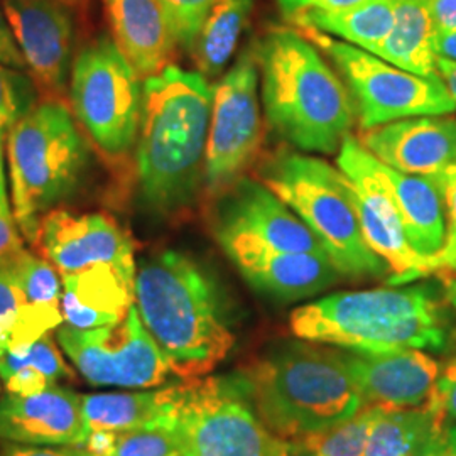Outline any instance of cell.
<instances>
[{
    "label": "cell",
    "instance_id": "ee69618b",
    "mask_svg": "<svg viewBox=\"0 0 456 456\" xmlns=\"http://www.w3.org/2000/svg\"><path fill=\"white\" fill-rule=\"evenodd\" d=\"M436 29H456V0H421Z\"/></svg>",
    "mask_w": 456,
    "mask_h": 456
},
{
    "label": "cell",
    "instance_id": "1f68e13d",
    "mask_svg": "<svg viewBox=\"0 0 456 456\" xmlns=\"http://www.w3.org/2000/svg\"><path fill=\"white\" fill-rule=\"evenodd\" d=\"M63 314L60 305L26 303L16 311V320L7 340V352L20 354L41 337L61 326Z\"/></svg>",
    "mask_w": 456,
    "mask_h": 456
},
{
    "label": "cell",
    "instance_id": "bcb514c9",
    "mask_svg": "<svg viewBox=\"0 0 456 456\" xmlns=\"http://www.w3.org/2000/svg\"><path fill=\"white\" fill-rule=\"evenodd\" d=\"M426 456H456V424H448Z\"/></svg>",
    "mask_w": 456,
    "mask_h": 456
},
{
    "label": "cell",
    "instance_id": "4fadbf2b",
    "mask_svg": "<svg viewBox=\"0 0 456 456\" xmlns=\"http://www.w3.org/2000/svg\"><path fill=\"white\" fill-rule=\"evenodd\" d=\"M338 169L352 184L354 203L365 242L392 271L391 286L408 284L419 277L440 273V265L419 256L411 244L391 198L375 180L367 164V149L352 134L343 141L337 158Z\"/></svg>",
    "mask_w": 456,
    "mask_h": 456
},
{
    "label": "cell",
    "instance_id": "ab89813d",
    "mask_svg": "<svg viewBox=\"0 0 456 456\" xmlns=\"http://www.w3.org/2000/svg\"><path fill=\"white\" fill-rule=\"evenodd\" d=\"M22 250V233L17 227L14 215L0 213V265L16 257Z\"/></svg>",
    "mask_w": 456,
    "mask_h": 456
},
{
    "label": "cell",
    "instance_id": "836d02e7",
    "mask_svg": "<svg viewBox=\"0 0 456 456\" xmlns=\"http://www.w3.org/2000/svg\"><path fill=\"white\" fill-rule=\"evenodd\" d=\"M98 456H181V453L166 428H146L112 431L109 448Z\"/></svg>",
    "mask_w": 456,
    "mask_h": 456
},
{
    "label": "cell",
    "instance_id": "e0dca14e",
    "mask_svg": "<svg viewBox=\"0 0 456 456\" xmlns=\"http://www.w3.org/2000/svg\"><path fill=\"white\" fill-rule=\"evenodd\" d=\"M36 245L61 276L98 264H112L131 274L137 271L131 237L103 213L51 210L41 218Z\"/></svg>",
    "mask_w": 456,
    "mask_h": 456
},
{
    "label": "cell",
    "instance_id": "277c9868",
    "mask_svg": "<svg viewBox=\"0 0 456 456\" xmlns=\"http://www.w3.org/2000/svg\"><path fill=\"white\" fill-rule=\"evenodd\" d=\"M303 342L273 348L237 372L259 419L284 440L328 429L365 406L343 350Z\"/></svg>",
    "mask_w": 456,
    "mask_h": 456
},
{
    "label": "cell",
    "instance_id": "83f0119b",
    "mask_svg": "<svg viewBox=\"0 0 456 456\" xmlns=\"http://www.w3.org/2000/svg\"><path fill=\"white\" fill-rule=\"evenodd\" d=\"M254 0H215L191 51L200 73L218 77L227 66L248 22Z\"/></svg>",
    "mask_w": 456,
    "mask_h": 456
},
{
    "label": "cell",
    "instance_id": "7c38bea8",
    "mask_svg": "<svg viewBox=\"0 0 456 456\" xmlns=\"http://www.w3.org/2000/svg\"><path fill=\"white\" fill-rule=\"evenodd\" d=\"M259 66L254 51H244L215 85L205 156V186L216 198L256 163L262 144Z\"/></svg>",
    "mask_w": 456,
    "mask_h": 456
},
{
    "label": "cell",
    "instance_id": "7a4b0ae2",
    "mask_svg": "<svg viewBox=\"0 0 456 456\" xmlns=\"http://www.w3.org/2000/svg\"><path fill=\"white\" fill-rule=\"evenodd\" d=\"M213 95L207 77L180 66L144 80L137 176L152 212L167 216L195 201L205 180Z\"/></svg>",
    "mask_w": 456,
    "mask_h": 456
},
{
    "label": "cell",
    "instance_id": "cb8c5ba5",
    "mask_svg": "<svg viewBox=\"0 0 456 456\" xmlns=\"http://www.w3.org/2000/svg\"><path fill=\"white\" fill-rule=\"evenodd\" d=\"M176 395V384L154 391L82 394L86 436L94 431L164 428Z\"/></svg>",
    "mask_w": 456,
    "mask_h": 456
},
{
    "label": "cell",
    "instance_id": "f1b7e54d",
    "mask_svg": "<svg viewBox=\"0 0 456 456\" xmlns=\"http://www.w3.org/2000/svg\"><path fill=\"white\" fill-rule=\"evenodd\" d=\"M387 408L365 404L357 414L328 429L299 438L314 456H363L372 428Z\"/></svg>",
    "mask_w": 456,
    "mask_h": 456
},
{
    "label": "cell",
    "instance_id": "b9f144b4",
    "mask_svg": "<svg viewBox=\"0 0 456 456\" xmlns=\"http://www.w3.org/2000/svg\"><path fill=\"white\" fill-rule=\"evenodd\" d=\"M0 61L7 66H12L16 69L28 68L24 58H22V53L17 46L14 34L11 31V26L7 22L4 7H0Z\"/></svg>",
    "mask_w": 456,
    "mask_h": 456
},
{
    "label": "cell",
    "instance_id": "f6af8a7d",
    "mask_svg": "<svg viewBox=\"0 0 456 456\" xmlns=\"http://www.w3.org/2000/svg\"><path fill=\"white\" fill-rule=\"evenodd\" d=\"M433 48L436 58L456 63V29H436Z\"/></svg>",
    "mask_w": 456,
    "mask_h": 456
},
{
    "label": "cell",
    "instance_id": "ac0fdd59",
    "mask_svg": "<svg viewBox=\"0 0 456 456\" xmlns=\"http://www.w3.org/2000/svg\"><path fill=\"white\" fill-rule=\"evenodd\" d=\"M375 159L406 175L433 176L456 161V118L421 115L377 126L357 135Z\"/></svg>",
    "mask_w": 456,
    "mask_h": 456
},
{
    "label": "cell",
    "instance_id": "f546056e",
    "mask_svg": "<svg viewBox=\"0 0 456 456\" xmlns=\"http://www.w3.org/2000/svg\"><path fill=\"white\" fill-rule=\"evenodd\" d=\"M0 269H5L16 279L17 284L28 297V303L60 305L63 282L48 261L36 257L24 248L16 257L0 265Z\"/></svg>",
    "mask_w": 456,
    "mask_h": 456
},
{
    "label": "cell",
    "instance_id": "7bdbcfd3",
    "mask_svg": "<svg viewBox=\"0 0 456 456\" xmlns=\"http://www.w3.org/2000/svg\"><path fill=\"white\" fill-rule=\"evenodd\" d=\"M28 303V297L16 279L5 269H0V314L7 311L17 310Z\"/></svg>",
    "mask_w": 456,
    "mask_h": 456
},
{
    "label": "cell",
    "instance_id": "f35d334b",
    "mask_svg": "<svg viewBox=\"0 0 456 456\" xmlns=\"http://www.w3.org/2000/svg\"><path fill=\"white\" fill-rule=\"evenodd\" d=\"M367 0H277L284 16L293 17L311 11H340Z\"/></svg>",
    "mask_w": 456,
    "mask_h": 456
},
{
    "label": "cell",
    "instance_id": "2e32d148",
    "mask_svg": "<svg viewBox=\"0 0 456 456\" xmlns=\"http://www.w3.org/2000/svg\"><path fill=\"white\" fill-rule=\"evenodd\" d=\"M212 225L213 230L242 233L282 252L328 257L306 224L261 180L242 176L216 196Z\"/></svg>",
    "mask_w": 456,
    "mask_h": 456
},
{
    "label": "cell",
    "instance_id": "5bb4252c",
    "mask_svg": "<svg viewBox=\"0 0 456 456\" xmlns=\"http://www.w3.org/2000/svg\"><path fill=\"white\" fill-rule=\"evenodd\" d=\"M17 46L46 100L63 102L73 51V19L61 0H2Z\"/></svg>",
    "mask_w": 456,
    "mask_h": 456
},
{
    "label": "cell",
    "instance_id": "d590c367",
    "mask_svg": "<svg viewBox=\"0 0 456 456\" xmlns=\"http://www.w3.org/2000/svg\"><path fill=\"white\" fill-rule=\"evenodd\" d=\"M440 190L446 213V244L441 252V271H456V161L440 173L428 176Z\"/></svg>",
    "mask_w": 456,
    "mask_h": 456
},
{
    "label": "cell",
    "instance_id": "681fc988",
    "mask_svg": "<svg viewBox=\"0 0 456 456\" xmlns=\"http://www.w3.org/2000/svg\"><path fill=\"white\" fill-rule=\"evenodd\" d=\"M2 135H0V213L12 215L9 200H7V188H5V173H4V156H2Z\"/></svg>",
    "mask_w": 456,
    "mask_h": 456
},
{
    "label": "cell",
    "instance_id": "3957f363",
    "mask_svg": "<svg viewBox=\"0 0 456 456\" xmlns=\"http://www.w3.org/2000/svg\"><path fill=\"white\" fill-rule=\"evenodd\" d=\"M273 131L306 152L335 154L357 122L355 102L305 34L274 26L254 49Z\"/></svg>",
    "mask_w": 456,
    "mask_h": 456
},
{
    "label": "cell",
    "instance_id": "9a60e30c",
    "mask_svg": "<svg viewBox=\"0 0 456 456\" xmlns=\"http://www.w3.org/2000/svg\"><path fill=\"white\" fill-rule=\"evenodd\" d=\"M213 233L245 281L281 301H297L322 293L342 277L326 256L282 252L227 230H213Z\"/></svg>",
    "mask_w": 456,
    "mask_h": 456
},
{
    "label": "cell",
    "instance_id": "8992f818",
    "mask_svg": "<svg viewBox=\"0 0 456 456\" xmlns=\"http://www.w3.org/2000/svg\"><path fill=\"white\" fill-rule=\"evenodd\" d=\"M257 176L306 224L342 276L380 277L391 271L365 242L352 184L340 169L320 158L279 149L261 164Z\"/></svg>",
    "mask_w": 456,
    "mask_h": 456
},
{
    "label": "cell",
    "instance_id": "74e56055",
    "mask_svg": "<svg viewBox=\"0 0 456 456\" xmlns=\"http://www.w3.org/2000/svg\"><path fill=\"white\" fill-rule=\"evenodd\" d=\"M4 382H5L7 392L17 394V395H34V394L46 391L48 387L54 386V382L51 379L33 367L19 369L14 374L4 379Z\"/></svg>",
    "mask_w": 456,
    "mask_h": 456
},
{
    "label": "cell",
    "instance_id": "d6986e66",
    "mask_svg": "<svg viewBox=\"0 0 456 456\" xmlns=\"http://www.w3.org/2000/svg\"><path fill=\"white\" fill-rule=\"evenodd\" d=\"M343 357L365 404L387 409L423 406L441 372L438 360L416 348L384 354L343 350Z\"/></svg>",
    "mask_w": 456,
    "mask_h": 456
},
{
    "label": "cell",
    "instance_id": "ba28073f",
    "mask_svg": "<svg viewBox=\"0 0 456 456\" xmlns=\"http://www.w3.org/2000/svg\"><path fill=\"white\" fill-rule=\"evenodd\" d=\"M164 428L181 456H276L279 444V436L252 408L237 374L178 382Z\"/></svg>",
    "mask_w": 456,
    "mask_h": 456
},
{
    "label": "cell",
    "instance_id": "603a6c76",
    "mask_svg": "<svg viewBox=\"0 0 456 456\" xmlns=\"http://www.w3.org/2000/svg\"><path fill=\"white\" fill-rule=\"evenodd\" d=\"M60 308L66 325L94 330L120 323L134 305L135 274L112 264H98L61 276Z\"/></svg>",
    "mask_w": 456,
    "mask_h": 456
},
{
    "label": "cell",
    "instance_id": "484cf974",
    "mask_svg": "<svg viewBox=\"0 0 456 456\" xmlns=\"http://www.w3.org/2000/svg\"><path fill=\"white\" fill-rule=\"evenodd\" d=\"M391 33L375 51L384 61L421 77H436L433 39L436 26L421 0H394Z\"/></svg>",
    "mask_w": 456,
    "mask_h": 456
},
{
    "label": "cell",
    "instance_id": "8fae6325",
    "mask_svg": "<svg viewBox=\"0 0 456 456\" xmlns=\"http://www.w3.org/2000/svg\"><path fill=\"white\" fill-rule=\"evenodd\" d=\"M56 340L83 379L95 387H161L171 374L135 305L117 325L94 330L58 326Z\"/></svg>",
    "mask_w": 456,
    "mask_h": 456
},
{
    "label": "cell",
    "instance_id": "9c48e42d",
    "mask_svg": "<svg viewBox=\"0 0 456 456\" xmlns=\"http://www.w3.org/2000/svg\"><path fill=\"white\" fill-rule=\"evenodd\" d=\"M69 98L102 156L120 161L131 154L141 129L144 85L114 37L100 36L77 54Z\"/></svg>",
    "mask_w": 456,
    "mask_h": 456
},
{
    "label": "cell",
    "instance_id": "4316f807",
    "mask_svg": "<svg viewBox=\"0 0 456 456\" xmlns=\"http://www.w3.org/2000/svg\"><path fill=\"white\" fill-rule=\"evenodd\" d=\"M395 16L394 0H367L340 11H311L289 17L301 29H314L375 54L389 36Z\"/></svg>",
    "mask_w": 456,
    "mask_h": 456
},
{
    "label": "cell",
    "instance_id": "30bf717a",
    "mask_svg": "<svg viewBox=\"0 0 456 456\" xmlns=\"http://www.w3.org/2000/svg\"><path fill=\"white\" fill-rule=\"evenodd\" d=\"M303 31L340 71L355 102L360 131L409 117L455 114L456 102L440 75L409 73L328 34Z\"/></svg>",
    "mask_w": 456,
    "mask_h": 456
},
{
    "label": "cell",
    "instance_id": "44dd1931",
    "mask_svg": "<svg viewBox=\"0 0 456 456\" xmlns=\"http://www.w3.org/2000/svg\"><path fill=\"white\" fill-rule=\"evenodd\" d=\"M367 164L375 180L391 198L411 247L440 265L446 244V213L440 190L428 176L406 175L389 167L367 151Z\"/></svg>",
    "mask_w": 456,
    "mask_h": 456
},
{
    "label": "cell",
    "instance_id": "ffe728a7",
    "mask_svg": "<svg viewBox=\"0 0 456 456\" xmlns=\"http://www.w3.org/2000/svg\"><path fill=\"white\" fill-rule=\"evenodd\" d=\"M0 440L34 446H78L86 440L82 394L51 386L34 395L0 399Z\"/></svg>",
    "mask_w": 456,
    "mask_h": 456
},
{
    "label": "cell",
    "instance_id": "7402d4cb",
    "mask_svg": "<svg viewBox=\"0 0 456 456\" xmlns=\"http://www.w3.org/2000/svg\"><path fill=\"white\" fill-rule=\"evenodd\" d=\"M115 45L141 78L161 73L175 56L176 39L161 0H102Z\"/></svg>",
    "mask_w": 456,
    "mask_h": 456
},
{
    "label": "cell",
    "instance_id": "816d5d0a",
    "mask_svg": "<svg viewBox=\"0 0 456 456\" xmlns=\"http://www.w3.org/2000/svg\"><path fill=\"white\" fill-rule=\"evenodd\" d=\"M7 354V343L0 342V359Z\"/></svg>",
    "mask_w": 456,
    "mask_h": 456
},
{
    "label": "cell",
    "instance_id": "d6a6232c",
    "mask_svg": "<svg viewBox=\"0 0 456 456\" xmlns=\"http://www.w3.org/2000/svg\"><path fill=\"white\" fill-rule=\"evenodd\" d=\"M36 105V83L0 61V135L11 131Z\"/></svg>",
    "mask_w": 456,
    "mask_h": 456
},
{
    "label": "cell",
    "instance_id": "5b68a950",
    "mask_svg": "<svg viewBox=\"0 0 456 456\" xmlns=\"http://www.w3.org/2000/svg\"><path fill=\"white\" fill-rule=\"evenodd\" d=\"M294 337L350 352L443 350L448 323L428 286L345 291L314 299L291 313Z\"/></svg>",
    "mask_w": 456,
    "mask_h": 456
},
{
    "label": "cell",
    "instance_id": "60d3db41",
    "mask_svg": "<svg viewBox=\"0 0 456 456\" xmlns=\"http://www.w3.org/2000/svg\"><path fill=\"white\" fill-rule=\"evenodd\" d=\"M0 456H82L77 446H34L4 441Z\"/></svg>",
    "mask_w": 456,
    "mask_h": 456
},
{
    "label": "cell",
    "instance_id": "e575fe53",
    "mask_svg": "<svg viewBox=\"0 0 456 456\" xmlns=\"http://www.w3.org/2000/svg\"><path fill=\"white\" fill-rule=\"evenodd\" d=\"M176 45L193 51L200 29L215 0H161Z\"/></svg>",
    "mask_w": 456,
    "mask_h": 456
},
{
    "label": "cell",
    "instance_id": "f907efd6",
    "mask_svg": "<svg viewBox=\"0 0 456 456\" xmlns=\"http://www.w3.org/2000/svg\"><path fill=\"white\" fill-rule=\"evenodd\" d=\"M444 294H446V301L450 303V306L456 311V277H452V279L446 281Z\"/></svg>",
    "mask_w": 456,
    "mask_h": 456
},
{
    "label": "cell",
    "instance_id": "c3c4849f",
    "mask_svg": "<svg viewBox=\"0 0 456 456\" xmlns=\"http://www.w3.org/2000/svg\"><path fill=\"white\" fill-rule=\"evenodd\" d=\"M276 456H314L310 450L297 440L279 438Z\"/></svg>",
    "mask_w": 456,
    "mask_h": 456
},
{
    "label": "cell",
    "instance_id": "6da1fadb",
    "mask_svg": "<svg viewBox=\"0 0 456 456\" xmlns=\"http://www.w3.org/2000/svg\"><path fill=\"white\" fill-rule=\"evenodd\" d=\"M134 305L171 374H212L235 345L225 297L191 256L164 250L137 265Z\"/></svg>",
    "mask_w": 456,
    "mask_h": 456
},
{
    "label": "cell",
    "instance_id": "8d00e7d4",
    "mask_svg": "<svg viewBox=\"0 0 456 456\" xmlns=\"http://www.w3.org/2000/svg\"><path fill=\"white\" fill-rule=\"evenodd\" d=\"M429 399L440 409L448 423L456 424V357L441 369Z\"/></svg>",
    "mask_w": 456,
    "mask_h": 456
},
{
    "label": "cell",
    "instance_id": "4dcf8cb0",
    "mask_svg": "<svg viewBox=\"0 0 456 456\" xmlns=\"http://www.w3.org/2000/svg\"><path fill=\"white\" fill-rule=\"evenodd\" d=\"M24 367H33L36 370L43 372L54 384L58 380L75 379L73 369L66 363L51 333L41 337L37 342H34L29 348H26L20 354L7 352L0 359V379L4 380Z\"/></svg>",
    "mask_w": 456,
    "mask_h": 456
},
{
    "label": "cell",
    "instance_id": "f5cc1de1",
    "mask_svg": "<svg viewBox=\"0 0 456 456\" xmlns=\"http://www.w3.org/2000/svg\"><path fill=\"white\" fill-rule=\"evenodd\" d=\"M455 273H456V271H455Z\"/></svg>",
    "mask_w": 456,
    "mask_h": 456
},
{
    "label": "cell",
    "instance_id": "7dc6e473",
    "mask_svg": "<svg viewBox=\"0 0 456 456\" xmlns=\"http://www.w3.org/2000/svg\"><path fill=\"white\" fill-rule=\"evenodd\" d=\"M436 69H438V75H440L441 80L446 85L450 95L453 97L456 102V63L455 61H448V60H443L438 58L436 60Z\"/></svg>",
    "mask_w": 456,
    "mask_h": 456
},
{
    "label": "cell",
    "instance_id": "d4e9b609",
    "mask_svg": "<svg viewBox=\"0 0 456 456\" xmlns=\"http://www.w3.org/2000/svg\"><path fill=\"white\" fill-rule=\"evenodd\" d=\"M448 424L431 399L419 408L386 409L363 456H426Z\"/></svg>",
    "mask_w": 456,
    "mask_h": 456
},
{
    "label": "cell",
    "instance_id": "52a82bcc",
    "mask_svg": "<svg viewBox=\"0 0 456 456\" xmlns=\"http://www.w3.org/2000/svg\"><path fill=\"white\" fill-rule=\"evenodd\" d=\"M12 215L22 237L37 244L41 218L75 193L88 149L63 102L36 103L7 132Z\"/></svg>",
    "mask_w": 456,
    "mask_h": 456
}]
</instances>
